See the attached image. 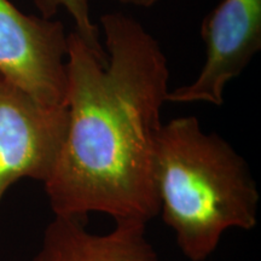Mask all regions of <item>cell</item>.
Listing matches in <instances>:
<instances>
[{"label":"cell","mask_w":261,"mask_h":261,"mask_svg":"<svg viewBox=\"0 0 261 261\" xmlns=\"http://www.w3.org/2000/svg\"><path fill=\"white\" fill-rule=\"evenodd\" d=\"M42 17L51 18L60 9H64L74 21L75 32L85 44L102 61H107V54L99 41V27L92 21L89 0H35Z\"/></svg>","instance_id":"7"},{"label":"cell","mask_w":261,"mask_h":261,"mask_svg":"<svg viewBox=\"0 0 261 261\" xmlns=\"http://www.w3.org/2000/svg\"><path fill=\"white\" fill-rule=\"evenodd\" d=\"M86 221L55 215L33 261H161L144 224L115 223L112 231L97 234L87 230Z\"/></svg>","instance_id":"6"},{"label":"cell","mask_w":261,"mask_h":261,"mask_svg":"<svg viewBox=\"0 0 261 261\" xmlns=\"http://www.w3.org/2000/svg\"><path fill=\"white\" fill-rule=\"evenodd\" d=\"M115 2L120 3L123 5H130V6H137V8H151L161 2V0H115Z\"/></svg>","instance_id":"8"},{"label":"cell","mask_w":261,"mask_h":261,"mask_svg":"<svg viewBox=\"0 0 261 261\" xmlns=\"http://www.w3.org/2000/svg\"><path fill=\"white\" fill-rule=\"evenodd\" d=\"M67 125V107L45 106L0 74V203L22 179L47 180Z\"/></svg>","instance_id":"4"},{"label":"cell","mask_w":261,"mask_h":261,"mask_svg":"<svg viewBox=\"0 0 261 261\" xmlns=\"http://www.w3.org/2000/svg\"><path fill=\"white\" fill-rule=\"evenodd\" d=\"M205 60L191 84L169 91L167 102H203L220 107L227 84L261 50V0H223L201 27Z\"/></svg>","instance_id":"5"},{"label":"cell","mask_w":261,"mask_h":261,"mask_svg":"<svg viewBox=\"0 0 261 261\" xmlns=\"http://www.w3.org/2000/svg\"><path fill=\"white\" fill-rule=\"evenodd\" d=\"M152 174L162 219L189 260H207L230 228L256 226L260 195L248 163L197 117L162 123Z\"/></svg>","instance_id":"2"},{"label":"cell","mask_w":261,"mask_h":261,"mask_svg":"<svg viewBox=\"0 0 261 261\" xmlns=\"http://www.w3.org/2000/svg\"><path fill=\"white\" fill-rule=\"evenodd\" d=\"M107 61L68 34V125L44 182L55 215L146 225L160 214L152 174L169 68L159 41L130 16L99 18Z\"/></svg>","instance_id":"1"},{"label":"cell","mask_w":261,"mask_h":261,"mask_svg":"<svg viewBox=\"0 0 261 261\" xmlns=\"http://www.w3.org/2000/svg\"><path fill=\"white\" fill-rule=\"evenodd\" d=\"M68 35L60 21L0 0V74L48 107H67Z\"/></svg>","instance_id":"3"}]
</instances>
